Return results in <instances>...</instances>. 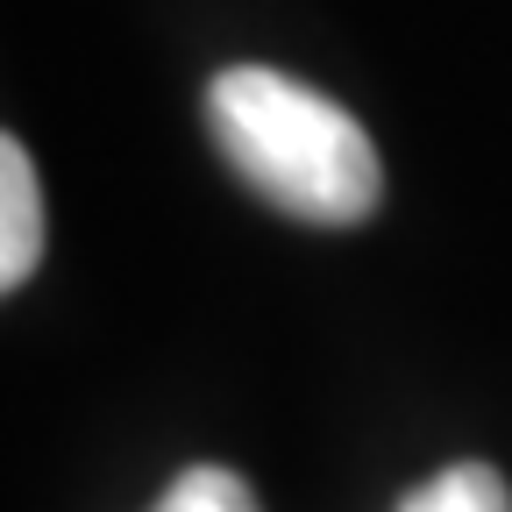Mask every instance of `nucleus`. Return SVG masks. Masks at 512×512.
<instances>
[{"mask_svg":"<svg viewBox=\"0 0 512 512\" xmlns=\"http://www.w3.org/2000/svg\"><path fill=\"white\" fill-rule=\"evenodd\" d=\"M399 512H512V491H505L498 470H484V463H456V470L427 477L420 491H406Z\"/></svg>","mask_w":512,"mask_h":512,"instance_id":"obj_3","label":"nucleus"},{"mask_svg":"<svg viewBox=\"0 0 512 512\" xmlns=\"http://www.w3.org/2000/svg\"><path fill=\"white\" fill-rule=\"evenodd\" d=\"M150 512H256V498H249V484H242L235 470L200 463V470H185Z\"/></svg>","mask_w":512,"mask_h":512,"instance_id":"obj_4","label":"nucleus"},{"mask_svg":"<svg viewBox=\"0 0 512 512\" xmlns=\"http://www.w3.org/2000/svg\"><path fill=\"white\" fill-rule=\"evenodd\" d=\"M207 128L221 157L256 185L271 207L320 221V228H349L377 207L384 171L377 150L356 128V114L328 93H313L271 64H235L207 93Z\"/></svg>","mask_w":512,"mask_h":512,"instance_id":"obj_1","label":"nucleus"},{"mask_svg":"<svg viewBox=\"0 0 512 512\" xmlns=\"http://www.w3.org/2000/svg\"><path fill=\"white\" fill-rule=\"evenodd\" d=\"M43 264V185L15 136H0V292Z\"/></svg>","mask_w":512,"mask_h":512,"instance_id":"obj_2","label":"nucleus"}]
</instances>
